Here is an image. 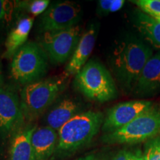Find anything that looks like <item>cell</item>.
Here are the masks:
<instances>
[{"mask_svg": "<svg viewBox=\"0 0 160 160\" xmlns=\"http://www.w3.org/2000/svg\"><path fill=\"white\" fill-rule=\"evenodd\" d=\"M82 17L81 7L75 2L52 4L41 15L40 28L44 32H53L75 27Z\"/></svg>", "mask_w": 160, "mask_h": 160, "instance_id": "9c48e42d", "label": "cell"}, {"mask_svg": "<svg viewBox=\"0 0 160 160\" xmlns=\"http://www.w3.org/2000/svg\"><path fill=\"white\" fill-rule=\"evenodd\" d=\"M142 154L144 160H160V136L146 142Z\"/></svg>", "mask_w": 160, "mask_h": 160, "instance_id": "d6986e66", "label": "cell"}, {"mask_svg": "<svg viewBox=\"0 0 160 160\" xmlns=\"http://www.w3.org/2000/svg\"><path fill=\"white\" fill-rule=\"evenodd\" d=\"M33 18L26 17L20 19L17 25L10 31L5 42V51L3 57L12 59L15 53L27 42L28 37L32 28Z\"/></svg>", "mask_w": 160, "mask_h": 160, "instance_id": "2e32d148", "label": "cell"}, {"mask_svg": "<svg viewBox=\"0 0 160 160\" xmlns=\"http://www.w3.org/2000/svg\"><path fill=\"white\" fill-rule=\"evenodd\" d=\"M44 116L43 124L58 131L72 118L82 113L83 104L71 96H66L53 103Z\"/></svg>", "mask_w": 160, "mask_h": 160, "instance_id": "8fae6325", "label": "cell"}, {"mask_svg": "<svg viewBox=\"0 0 160 160\" xmlns=\"http://www.w3.org/2000/svg\"><path fill=\"white\" fill-rule=\"evenodd\" d=\"M111 160H144L143 154L139 151L122 150Z\"/></svg>", "mask_w": 160, "mask_h": 160, "instance_id": "603a6c76", "label": "cell"}, {"mask_svg": "<svg viewBox=\"0 0 160 160\" xmlns=\"http://www.w3.org/2000/svg\"><path fill=\"white\" fill-rule=\"evenodd\" d=\"M48 0H33V1L17 2L18 9H25L32 15L42 14L49 7Z\"/></svg>", "mask_w": 160, "mask_h": 160, "instance_id": "ac0fdd59", "label": "cell"}, {"mask_svg": "<svg viewBox=\"0 0 160 160\" xmlns=\"http://www.w3.org/2000/svg\"><path fill=\"white\" fill-rule=\"evenodd\" d=\"M153 56L148 46L136 38H128L119 43L111 58L116 78L124 89L134 88L145 64Z\"/></svg>", "mask_w": 160, "mask_h": 160, "instance_id": "7a4b0ae2", "label": "cell"}, {"mask_svg": "<svg viewBox=\"0 0 160 160\" xmlns=\"http://www.w3.org/2000/svg\"><path fill=\"white\" fill-rule=\"evenodd\" d=\"M16 9H18L17 2L0 0V25L11 21Z\"/></svg>", "mask_w": 160, "mask_h": 160, "instance_id": "44dd1931", "label": "cell"}, {"mask_svg": "<svg viewBox=\"0 0 160 160\" xmlns=\"http://www.w3.org/2000/svg\"><path fill=\"white\" fill-rule=\"evenodd\" d=\"M68 77L64 73L24 86L20 102L26 122L32 123L51 107L67 87Z\"/></svg>", "mask_w": 160, "mask_h": 160, "instance_id": "3957f363", "label": "cell"}, {"mask_svg": "<svg viewBox=\"0 0 160 160\" xmlns=\"http://www.w3.org/2000/svg\"><path fill=\"white\" fill-rule=\"evenodd\" d=\"M140 11L155 18L160 15V0H137L133 1Z\"/></svg>", "mask_w": 160, "mask_h": 160, "instance_id": "ffe728a7", "label": "cell"}, {"mask_svg": "<svg viewBox=\"0 0 160 160\" xmlns=\"http://www.w3.org/2000/svg\"><path fill=\"white\" fill-rule=\"evenodd\" d=\"M133 91L140 96L160 92V53L153 54L147 62Z\"/></svg>", "mask_w": 160, "mask_h": 160, "instance_id": "4fadbf2b", "label": "cell"}, {"mask_svg": "<svg viewBox=\"0 0 160 160\" xmlns=\"http://www.w3.org/2000/svg\"><path fill=\"white\" fill-rule=\"evenodd\" d=\"M48 57L39 43L28 42L12 58V77L25 86L42 80L48 71Z\"/></svg>", "mask_w": 160, "mask_h": 160, "instance_id": "5b68a950", "label": "cell"}, {"mask_svg": "<svg viewBox=\"0 0 160 160\" xmlns=\"http://www.w3.org/2000/svg\"><path fill=\"white\" fill-rule=\"evenodd\" d=\"M160 133V108L153 106L121 128L102 137L107 144H138L148 142Z\"/></svg>", "mask_w": 160, "mask_h": 160, "instance_id": "8992f818", "label": "cell"}, {"mask_svg": "<svg viewBox=\"0 0 160 160\" xmlns=\"http://www.w3.org/2000/svg\"><path fill=\"white\" fill-rule=\"evenodd\" d=\"M75 160H105V159L97 153H90V154L79 157Z\"/></svg>", "mask_w": 160, "mask_h": 160, "instance_id": "cb8c5ba5", "label": "cell"}, {"mask_svg": "<svg viewBox=\"0 0 160 160\" xmlns=\"http://www.w3.org/2000/svg\"><path fill=\"white\" fill-rule=\"evenodd\" d=\"M73 86L84 97L99 102L110 101L117 96L114 80L108 70L93 59L76 74Z\"/></svg>", "mask_w": 160, "mask_h": 160, "instance_id": "277c9868", "label": "cell"}, {"mask_svg": "<svg viewBox=\"0 0 160 160\" xmlns=\"http://www.w3.org/2000/svg\"><path fill=\"white\" fill-rule=\"evenodd\" d=\"M153 106V103L148 100H133L118 104L107 112L102 127V131L105 134L117 131Z\"/></svg>", "mask_w": 160, "mask_h": 160, "instance_id": "30bf717a", "label": "cell"}, {"mask_svg": "<svg viewBox=\"0 0 160 160\" xmlns=\"http://www.w3.org/2000/svg\"><path fill=\"white\" fill-rule=\"evenodd\" d=\"M155 19H159V20H160V15L159 16V17H155Z\"/></svg>", "mask_w": 160, "mask_h": 160, "instance_id": "484cf974", "label": "cell"}, {"mask_svg": "<svg viewBox=\"0 0 160 160\" xmlns=\"http://www.w3.org/2000/svg\"><path fill=\"white\" fill-rule=\"evenodd\" d=\"M135 25L142 35L153 47L160 49V20L138 11L135 14Z\"/></svg>", "mask_w": 160, "mask_h": 160, "instance_id": "e0dca14e", "label": "cell"}, {"mask_svg": "<svg viewBox=\"0 0 160 160\" xmlns=\"http://www.w3.org/2000/svg\"><path fill=\"white\" fill-rule=\"evenodd\" d=\"M37 125L25 122L10 141L9 160H33L31 137Z\"/></svg>", "mask_w": 160, "mask_h": 160, "instance_id": "9a60e30c", "label": "cell"}, {"mask_svg": "<svg viewBox=\"0 0 160 160\" xmlns=\"http://www.w3.org/2000/svg\"><path fill=\"white\" fill-rule=\"evenodd\" d=\"M81 37V28L77 25L64 31L44 32L39 44L50 62L62 65L71 59Z\"/></svg>", "mask_w": 160, "mask_h": 160, "instance_id": "ba28073f", "label": "cell"}, {"mask_svg": "<svg viewBox=\"0 0 160 160\" xmlns=\"http://www.w3.org/2000/svg\"><path fill=\"white\" fill-rule=\"evenodd\" d=\"M97 31L94 25L91 26L82 35L78 45L68 63L66 65L65 73L68 76L76 75L87 62L94 48Z\"/></svg>", "mask_w": 160, "mask_h": 160, "instance_id": "5bb4252c", "label": "cell"}, {"mask_svg": "<svg viewBox=\"0 0 160 160\" xmlns=\"http://www.w3.org/2000/svg\"><path fill=\"white\" fill-rule=\"evenodd\" d=\"M103 113L87 111L79 113L58 131V142L53 159L69 157L88 145L102 127Z\"/></svg>", "mask_w": 160, "mask_h": 160, "instance_id": "6da1fadb", "label": "cell"}, {"mask_svg": "<svg viewBox=\"0 0 160 160\" xmlns=\"http://www.w3.org/2000/svg\"><path fill=\"white\" fill-rule=\"evenodd\" d=\"M25 122L17 90L11 85H3L0 90V145L10 142Z\"/></svg>", "mask_w": 160, "mask_h": 160, "instance_id": "52a82bcc", "label": "cell"}, {"mask_svg": "<svg viewBox=\"0 0 160 160\" xmlns=\"http://www.w3.org/2000/svg\"><path fill=\"white\" fill-rule=\"evenodd\" d=\"M3 76H2V63L0 60V90L3 87Z\"/></svg>", "mask_w": 160, "mask_h": 160, "instance_id": "d4e9b609", "label": "cell"}, {"mask_svg": "<svg viewBox=\"0 0 160 160\" xmlns=\"http://www.w3.org/2000/svg\"><path fill=\"white\" fill-rule=\"evenodd\" d=\"M58 142V131L48 127H37L31 137L33 160H51Z\"/></svg>", "mask_w": 160, "mask_h": 160, "instance_id": "7c38bea8", "label": "cell"}, {"mask_svg": "<svg viewBox=\"0 0 160 160\" xmlns=\"http://www.w3.org/2000/svg\"><path fill=\"white\" fill-rule=\"evenodd\" d=\"M124 4L123 0H100L97 4V11L101 15H107L119 11Z\"/></svg>", "mask_w": 160, "mask_h": 160, "instance_id": "7402d4cb", "label": "cell"}]
</instances>
